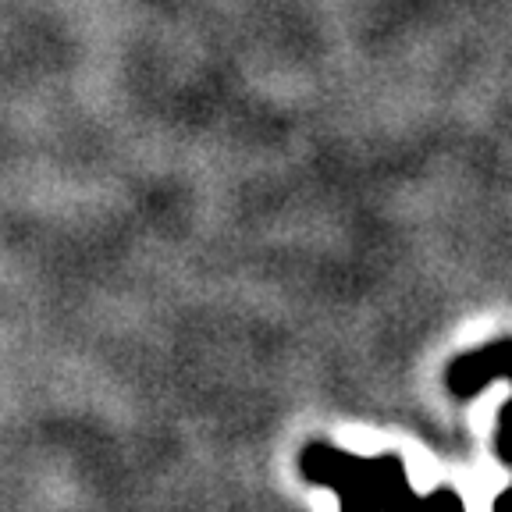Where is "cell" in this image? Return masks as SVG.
I'll return each instance as SVG.
<instances>
[{"mask_svg": "<svg viewBox=\"0 0 512 512\" xmlns=\"http://www.w3.org/2000/svg\"><path fill=\"white\" fill-rule=\"evenodd\" d=\"M505 370H509V342L498 338V342H491L488 349H477V352H470V356H463L459 363H452L448 384H452V392L473 395L488 381L502 377Z\"/></svg>", "mask_w": 512, "mask_h": 512, "instance_id": "obj_1", "label": "cell"}]
</instances>
